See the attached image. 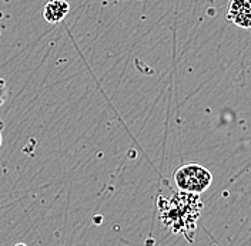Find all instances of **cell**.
<instances>
[{
	"label": "cell",
	"mask_w": 251,
	"mask_h": 246,
	"mask_svg": "<svg viewBox=\"0 0 251 246\" xmlns=\"http://www.w3.org/2000/svg\"><path fill=\"white\" fill-rule=\"evenodd\" d=\"M173 181L180 191L199 195L210 188L213 182V175L203 165L190 162L176 168L173 174Z\"/></svg>",
	"instance_id": "6da1fadb"
},
{
	"label": "cell",
	"mask_w": 251,
	"mask_h": 246,
	"mask_svg": "<svg viewBox=\"0 0 251 246\" xmlns=\"http://www.w3.org/2000/svg\"><path fill=\"white\" fill-rule=\"evenodd\" d=\"M227 20L235 26L250 30L251 27V1L250 0H230L227 6Z\"/></svg>",
	"instance_id": "7a4b0ae2"
},
{
	"label": "cell",
	"mask_w": 251,
	"mask_h": 246,
	"mask_svg": "<svg viewBox=\"0 0 251 246\" xmlns=\"http://www.w3.org/2000/svg\"><path fill=\"white\" fill-rule=\"evenodd\" d=\"M69 12H70V4L67 0H50L45 4L43 19L51 24L60 23Z\"/></svg>",
	"instance_id": "3957f363"
},
{
	"label": "cell",
	"mask_w": 251,
	"mask_h": 246,
	"mask_svg": "<svg viewBox=\"0 0 251 246\" xmlns=\"http://www.w3.org/2000/svg\"><path fill=\"white\" fill-rule=\"evenodd\" d=\"M6 97H7V87L4 80L0 77V106L6 101Z\"/></svg>",
	"instance_id": "277c9868"
},
{
	"label": "cell",
	"mask_w": 251,
	"mask_h": 246,
	"mask_svg": "<svg viewBox=\"0 0 251 246\" xmlns=\"http://www.w3.org/2000/svg\"><path fill=\"white\" fill-rule=\"evenodd\" d=\"M0 145H1V134H0Z\"/></svg>",
	"instance_id": "5b68a950"
}]
</instances>
